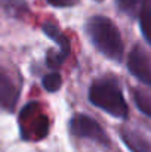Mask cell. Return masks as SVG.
I'll return each instance as SVG.
<instances>
[{"label":"cell","instance_id":"obj_3","mask_svg":"<svg viewBox=\"0 0 151 152\" xmlns=\"http://www.w3.org/2000/svg\"><path fill=\"white\" fill-rule=\"evenodd\" d=\"M19 130L25 140H42L48 136L49 118L39 102H30L21 109Z\"/></svg>","mask_w":151,"mask_h":152},{"label":"cell","instance_id":"obj_15","mask_svg":"<svg viewBox=\"0 0 151 152\" xmlns=\"http://www.w3.org/2000/svg\"><path fill=\"white\" fill-rule=\"evenodd\" d=\"M48 3L55 7H70L77 4V0H48Z\"/></svg>","mask_w":151,"mask_h":152},{"label":"cell","instance_id":"obj_13","mask_svg":"<svg viewBox=\"0 0 151 152\" xmlns=\"http://www.w3.org/2000/svg\"><path fill=\"white\" fill-rule=\"evenodd\" d=\"M42 84H43V87H45L48 92H50V93L58 92V90L61 89V86H62V77H61L59 72H50V74L43 77Z\"/></svg>","mask_w":151,"mask_h":152},{"label":"cell","instance_id":"obj_7","mask_svg":"<svg viewBox=\"0 0 151 152\" xmlns=\"http://www.w3.org/2000/svg\"><path fill=\"white\" fill-rule=\"evenodd\" d=\"M120 137L123 143L130 149L132 152H151V142L139 132L133 129H122L120 130Z\"/></svg>","mask_w":151,"mask_h":152},{"label":"cell","instance_id":"obj_9","mask_svg":"<svg viewBox=\"0 0 151 152\" xmlns=\"http://www.w3.org/2000/svg\"><path fill=\"white\" fill-rule=\"evenodd\" d=\"M139 25L144 39L151 46V0H145V3L139 10Z\"/></svg>","mask_w":151,"mask_h":152},{"label":"cell","instance_id":"obj_6","mask_svg":"<svg viewBox=\"0 0 151 152\" xmlns=\"http://www.w3.org/2000/svg\"><path fill=\"white\" fill-rule=\"evenodd\" d=\"M19 99V89L7 74V71L0 66V108L12 112Z\"/></svg>","mask_w":151,"mask_h":152},{"label":"cell","instance_id":"obj_5","mask_svg":"<svg viewBox=\"0 0 151 152\" xmlns=\"http://www.w3.org/2000/svg\"><path fill=\"white\" fill-rule=\"evenodd\" d=\"M127 68L144 84L151 86V56L141 46H135L127 56Z\"/></svg>","mask_w":151,"mask_h":152},{"label":"cell","instance_id":"obj_16","mask_svg":"<svg viewBox=\"0 0 151 152\" xmlns=\"http://www.w3.org/2000/svg\"><path fill=\"white\" fill-rule=\"evenodd\" d=\"M96 1H102V0H96Z\"/></svg>","mask_w":151,"mask_h":152},{"label":"cell","instance_id":"obj_10","mask_svg":"<svg viewBox=\"0 0 151 152\" xmlns=\"http://www.w3.org/2000/svg\"><path fill=\"white\" fill-rule=\"evenodd\" d=\"M0 6L15 18H22L28 12V6L25 0H0Z\"/></svg>","mask_w":151,"mask_h":152},{"label":"cell","instance_id":"obj_2","mask_svg":"<svg viewBox=\"0 0 151 152\" xmlns=\"http://www.w3.org/2000/svg\"><path fill=\"white\" fill-rule=\"evenodd\" d=\"M89 101L92 105L108 112L116 118H127L129 106L114 78H99L89 89Z\"/></svg>","mask_w":151,"mask_h":152},{"label":"cell","instance_id":"obj_11","mask_svg":"<svg viewBox=\"0 0 151 152\" xmlns=\"http://www.w3.org/2000/svg\"><path fill=\"white\" fill-rule=\"evenodd\" d=\"M133 99L141 112H144L147 117L151 118V95L147 93L142 89H135L133 90Z\"/></svg>","mask_w":151,"mask_h":152},{"label":"cell","instance_id":"obj_8","mask_svg":"<svg viewBox=\"0 0 151 152\" xmlns=\"http://www.w3.org/2000/svg\"><path fill=\"white\" fill-rule=\"evenodd\" d=\"M43 33L49 37L52 42H55L56 45H58V48H59V50L62 52L65 56H70V52H71V45H70V40H68V37L61 31V28L56 25V24H53V22H45L43 24Z\"/></svg>","mask_w":151,"mask_h":152},{"label":"cell","instance_id":"obj_4","mask_svg":"<svg viewBox=\"0 0 151 152\" xmlns=\"http://www.w3.org/2000/svg\"><path fill=\"white\" fill-rule=\"evenodd\" d=\"M70 132L73 136L76 137H86L91 139L96 143H99L102 146H108L110 145V137L108 134L102 130L99 124L83 114H77L70 120Z\"/></svg>","mask_w":151,"mask_h":152},{"label":"cell","instance_id":"obj_12","mask_svg":"<svg viewBox=\"0 0 151 152\" xmlns=\"http://www.w3.org/2000/svg\"><path fill=\"white\" fill-rule=\"evenodd\" d=\"M117 6L122 12L127 13V15H135L141 10L142 4L145 3V0H116Z\"/></svg>","mask_w":151,"mask_h":152},{"label":"cell","instance_id":"obj_14","mask_svg":"<svg viewBox=\"0 0 151 152\" xmlns=\"http://www.w3.org/2000/svg\"><path fill=\"white\" fill-rule=\"evenodd\" d=\"M68 56H65L59 49L58 50H49L48 52V58H46V64H48L49 68H59L65 62Z\"/></svg>","mask_w":151,"mask_h":152},{"label":"cell","instance_id":"obj_1","mask_svg":"<svg viewBox=\"0 0 151 152\" xmlns=\"http://www.w3.org/2000/svg\"><path fill=\"white\" fill-rule=\"evenodd\" d=\"M86 33L92 42V45L98 50L113 59V61H122L123 58V40L120 36L119 28L113 24V21L107 16H92L86 22Z\"/></svg>","mask_w":151,"mask_h":152}]
</instances>
